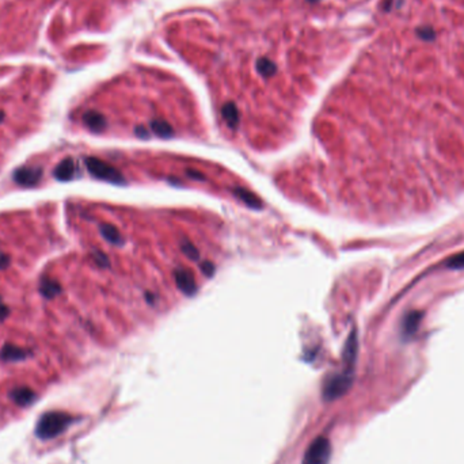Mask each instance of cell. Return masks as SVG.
<instances>
[{
  "label": "cell",
  "instance_id": "e0dca14e",
  "mask_svg": "<svg viewBox=\"0 0 464 464\" xmlns=\"http://www.w3.org/2000/svg\"><path fill=\"white\" fill-rule=\"evenodd\" d=\"M448 268L451 269H464V251L456 254L448 260Z\"/></svg>",
  "mask_w": 464,
  "mask_h": 464
},
{
  "label": "cell",
  "instance_id": "8fae6325",
  "mask_svg": "<svg viewBox=\"0 0 464 464\" xmlns=\"http://www.w3.org/2000/svg\"><path fill=\"white\" fill-rule=\"evenodd\" d=\"M39 292L45 299H53L61 292L60 284L52 278H42L39 282Z\"/></svg>",
  "mask_w": 464,
  "mask_h": 464
},
{
  "label": "cell",
  "instance_id": "277c9868",
  "mask_svg": "<svg viewBox=\"0 0 464 464\" xmlns=\"http://www.w3.org/2000/svg\"><path fill=\"white\" fill-rule=\"evenodd\" d=\"M331 453V445L326 437L321 436L310 444L301 464H327Z\"/></svg>",
  "mask_w": 464,
  "mask_h": 464
},
{
  "label": "cell",
  "instance_id": "d4e9b609",
  "mask_svg": "<svg viewBox=\"0 0 464 464\" xmlns=\"http://www.w3.org/2000/svg\"><path fill=\"white\" fill-rule=\"evenodd\" d=\"M3 120H5V113H3V112L0 110V122L3 121Z\"/></svg>",
  "mask_w": 464,
  "mask_h": 464
},
{
  "label": "cell",
  "instance_id": "7a4b0ae2",
  "mask_svg": "<svg viewBox=\"0 0 464 464\" xmlns=\"http://www.w3.org/2000/svg\"><path fill=\"white\" fill-rule=\"evenodd\" d=\"M87 170L90 171L91 175L95 178L104 179L112 183H124V177L117 169H114L113 166H110L106 162L100 161L98 158H87L86 159Z\"/></svg>",
  "mask_w": 464,
  "mask_h": 464
},
{
  "label": "cell",
  "instance_id": "5b68a950",
  "mask_svg": "<svg viewBox=\"0 0 464 464\" xmlns=\"http://www.w3.org/2000/svg\"><path fill=\"white\" fill-rule=\"evenodd\" d=\"M42 169L39 166H25L14 173V181L25 187L35 186L42 178Z\"/></svg>",
  "mask_w": 464,
  "mask_h": 464
},
{
  "label": "cell",
  "instance_id": "603a6c76",
  "mask_svg": "<svg viewBox=\"0 0 464 464\" xmlns=\"http://www.w3.org/2000/svg\"><path fill=\"white\" fill-rule=\"evenodd\" d=\"M9 314H10L9 307H7V305L2 301V299H0V322L5 321L6 318L9 317Z\"/></svg>",
  "mask_w": 464,
  "mask_h": 464
},
{
  "label": "cell",
  "instance_id": "4fadbf2b",
  "mask_svg": "<svg viewBox=\"0 0 464 464\" xmlns=\"http://www.w3.org/2000/svg\"><path fill=\"white\" fill-rule=\"evenodd\" d=\"M234 193L235 195H238L243 202H246V204L252 207V208H261V207H262V202H261L260 198H258L256 195L252 194V193H250L248 190H246V189L236 187V189H234Z\"/></svg>",
  "mask_w": 464,
  "mask_h": 464
},
{
  "label": "cell",
  "instance_id": "d6986e66",
  "mask_svg": "<svg viewBox=\"0 0 464 464\" xmlns=\"http://www.w3.org/2000/svg\"><path fill=\"white\" fill-rule=\"evenodd\" d=\"M92 258L95 260L96 265H99L100 268H109V258L105 255L104 252L100 251H94L92 252Z\"/></svg>",
  "mask_w": 464,
  "mask_h": 464
},
{
  "label": "cell",
  "instance_id": "44dd1931",
  "mask_svg": "<svg viewBox=\"0 0 464 464\" xmlns=\"http://www.w3.org/2000/svg\"><path fill=\"white\" fill-rule=\"evenodd\" d=\"M201 269H202L205 276L211 277L213 274V272H215V266H213L211 262H208V261H205V262H202V265H201Z\"/></svg>",
  "mask_w": 464,
  "mask_h": 464
},
{
  "label": "cell",
  "instance_id": "30bf717a",
  "mask_svg": "<svg viewBox=\"0 0 464 464\" xmlns=\"http://www.w3.org/2000/svg\"><path fill=\"white\" fill-rule=\"evenodd\" d=\"M83 122L84 125L92 132H102L106 128V121L102 114L96 113V112H87L83 116Z\"/></svg>",
  "mask_w": 464,
  "mask_h": 464
},
{
  "label": "cell",
  "instance_id": "6da1fadb",
  "mask_svg": "<svg viewBox=\"0 0 464 464\" xmlns=\"http://www.w3.org/2000/svg\"><path fill=\"white\" fill-rule=\"evenodd\" d=\"M74 422V418L63 411H49L45 413L38 420L37 428H35V434L42 440H49V438L57 437L61 434L67 428Z\"/></svg>",
  "mask_w": 464,
  "mask_h": 464
},
{
  "label": "cell",
  "instance_id": "ac0fdd59",
  "mask_svg": "<svg viewBox=\"0 0 464 464\" xmlns=\"http://www.w3.org/2000/svg\"><path fill=\"white\" fill-rule=\"evenodd\" d=\"M182 250L185 254H187V255L190 256L191 260H198V256H200V254H198V250H197V248H195L191 243H183Z\"/></svg>",
  "mask_w": 464,
  "mask_h": 464
},
{
  "label": "cell",
  "instance_id": "52a82bcc",
  "mask_svg": "<svg viewBox=\"0 0 464 464\" xmlns=\"http://www.w3.org/2000/svg\"><path fill=\"white\" fill-rule=\"evenodd\" d=\"M10 398L18 404V406H29L35 400L37 395L34 391L29 388V387H15L11 392H10Z\"/></svg>",
  "mask_w": 464,
  "mask_h": 464
},
{
  "label": "cell",
  "instance_id": "8992f818",
  "mask_svg": "<svg viewBox=\"0 0 464 464\" xmlns=\"http://www.w3.org/2000/svg\"><path fill=\"white\" fill-rule=\"evenodd\" d=\"M29 356H30V351L15 346V345H11V343L5 345L2 351H0V358L3 361H9V363L26 360Z\"/></svg>",
  "mask_w": 464,
  "mask_h": 464
},
{
  "label": "cell",
  "instance_id": "ffe728a7",
  "mask_svg": "<svg viewBox=\"0 0 464 464\" xmlns=\"http://www.w3.org/2000/svg\"><path fill=\"white\" fill-rule=\"evenodd\" d=\"M417 34L420 35L422 39H425V41H432V39L434 38V31L432 27H422V29H418Z\"/></svg>",
  "mask_w": 464,
  "mask_h": 464
},
{
  "label": "cell",
  "instance_id": "5bb4252c",
  "mask_svg": "<svg viewBox=\"0 0 464 464\" xmlns=\"http://www.w3.org/2000/svg\"><path fill=\"white\" fill-rule=\"evenodd\" d=\"M100 232L104 235L105 239H108L109 242L113 243V244H121L122 238L118 230L112 224H102L100 226Z\"/></svg>",
  "mask_w": 464,
  "mask_h": 464
},
{
  "label": "cell",
  "instance_id": "7402d4cb",
  "mask_svg": "<svg viewBox=\"0 0 464 464\" xmlns=\"http://www.w3.org/2000/svg\"><path fill=\"white\" fill-rule=\"evenodd\" d=\"M10 256L6 254V252L0 251V270H5L7 269L10 266Z\"/></svg>",
  "mask_w": 464,
  "mask_h": 464
},
{
  "label": "cell",
  "instance_id": "ba28073f",
  "mask_svg": "<svg viewBox=\"0 0 464 464\" xmlns=\"http://www.w3.org/2000/svg\"><path fill=\"white\" fill-rule=\"evenodd\" d=\"M175 282L183 293L186 295H193L197 291V284L193 277V274L185 270H178L175 272Z\"/></svg>",
  "mask_w": 464,
  "mask_h": 464
},
{
  "label": "cell",
  "instance_id": "cb8c5ba5",
  "mask_svg": "<svg viewBox=\"0 0 464 464\" xmlns=\"http://www.w3.org/2000/svg\"><path fill=\"white\" fill-rule=\"evenodd\" d=\"M187 175H189V177H193V179H201V181H204V175L197 173L194 170H189V171H187Z\"/></svg>",
  "mask_w": 464,
  "mask_h": 464
},
{
  "label": "cell",
  "instance_id": "9a60e30c",
  "mask_svg": "<svg viewBox=\"0 0 464 464\" xmlns=\"http://www.w3.org/2000/svg\"><path fill=\"white\" fill-rule=\"evenodd\" d=\"M151 128L161 137H169V136L173 135V128L163 121H153L151 124Z\"/></svg>",
  "mask_w": 464,
  "mask_h": 464
},
{
  "label": "cell",
  "instance_id": "9c48e42d",
  "mask_svg": "<svg viewBox=\"0 0 464 464\" xmlns=\"http://www.w3.org/2000/svg\"><path fill=\"white\" fill-rule=\"evenodd\" d=\"M75 174V162L71 158L63 159V161L56 166V169L53 171V175L57 181H70L74 178Z\"/></svg>",
  "mask_w": 464,
  "mask_h": 464
},
{
  "label": "cell",
  "instance_id": "7c38bea8",
  "mask_svg": "<svg viewBox=\"0 0 464 464\" xmlns=\"http://www.w3.org/2000/svg\"><path fill=\"white\" fill-rule=\"evenodd\" d=\"M420 319H421V313L413 311V313L408 314L403 321V334L407 335V337L414 334L418 329V325H420Z\"/></svg>",
  "mask_w": 464,
  "mask_h": 464
},
{
  "label": "cell",
  "instance_id": "2e32d148",
  "mask_svg": "<svg viewBox=\"0 0 464 464\" xmlns=\"http://www.w3.org/2000/svg\"><path fill=\"white\" fill-rule=\"evenodd\" d=\"M223 113H224V117L228 121V125L230 126H236L238 124V112H236V109L232 105H227L224 110H223Z\"/></svg>",
  "mask_w": 464,
  "mask_h": 464
},
{
  "label": "cell",
  "instance_id": "3957f363",
  "mask_svg": "<svg viewBox=\"0 0 464 464\" xmlns=\"http://www.w3.org/2000/svg\"><path fill=\"white\" fill-rule=\"evenodd\" d=\"M351 382H353V372L345 369V372L334 375L326 382L323 387V396L327 400L337 399L349 390Z\"/></svg>",
  "mask_w": 464,
  "mask_h": 464
}]
</instances>
